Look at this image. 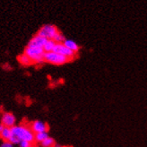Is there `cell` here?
<instances>
[{"label": "cell", "mask_w": 147, "mask_h": 147, "mask_svg": "<svg viewBox=\"0 0 147 147\" xmlns=\"http://www.w3.org/2000/svg\"><path fill=\"white\" fill-rule=\"evenodd\" d=\"M17 60L20 63V65H24V67H28V65H32V61L31 60V58L29 57L28 56H26L24 53L21 54L17 57Z\"/></svg>", "instance_id": "cell-10"}, {"label": "cell", "mask_w": 147, "mask_h": 147, "mask_svg": "<svg viewBox=\"0 0 147 147\" xmlns=\"http://www.w3.org/2000/svg\"><path fill=\"white\" fill-rule=\"evenodd\" d=\"M29 127L31 128V130L34 134L42 133V132H48L49 129L48 124L41 121V120H34L33 122L31 123Z\"/></svg>", "instance_id": "cell-6"}, {"label": "cell", "mask_w": 147, "mask_h": 147, "mask_svg": "<svg viewBox=\"0 0 147 147\" xmlns=\"http://www.w3.org/2000/svg\"><path fill=\"white\" fill-rule=\"evenodd\" d=\"M53 51L56 53H57V54H60V55H62V56H64L65 57H67L68 59H70V60H73L74 58L76 57V53H75L74 51L67 49L63 43H56Z\"/></svg>", "instance_id": "cell-5"}, {"label": "cell", "mask_w": 147, "mask_h": 147, "mask_svg": "<svg viewBox=\"0 0 147 147\" xmlns=\"http://www.w3.org/2000/svg\"><path fill=\"white\" fill-rule=\"evenodd\" d=\"M71 61L68 59L67 57H65L60 54H57L54 51H51V52H45L44 55V62L49 63V64H52L55 65H62L67 64V62Z\"/></svg>", "instance_id": "cell-3"}, {"label": "cell", "mask_w": 147, "mask_h": 147, "mask_svg": "<svg viewBox=\"0 0 147 147\" xmlns=\"http://www.w3.org/2000/svg\"><path fill=\"white\" fill-rule=\"evenodd\" d=\"M65 40V37L59 32H58L55 37H54V39L53 40L55 41V43H63Z\"/></svg>", "instance_id": "cell-15"}, {"label": "cell", "mask_w": 147, "mask_h": 147, "mask_svg": "<svg viewBox=\"0 0 147 147\" xmlns=\"http://www.w3.org/2000/svg\"><path fill=\"white\" fill-rule=\"evenodd\" d=\"M32 147H37V146H35V145H32Z\"/></svg>", "instance_id": "cell-21"}, {"label": "cell", "mask_w": 147, "mask_h": 147, "mask_svg": "<svg viewBox=\"0 0 147 147\" xmlns=\"http://www.w3.org/2000/svg\"><path fill=\"white\" fill-rule=\"evenodd\" d=\"M48 40L43 38V37H40L39 35H35L33 36L32 38L29 40L28 44H27V47L29 48H37V49H43L44 45Z\"/></svg>", "instance_id": "cell-8"}, {"label": "cell", "mask_w": 147, "mask_h": 147, "mask_svg": "<svg viewBox=\"0 0 147 147\" xmlns=\"http://www.w3.org/2000/svg\"><path fill=\"white\" fill-rule=\"evenodd\" d=\"M2 67H3V69L5 70V71H11V70H12V65H11L10 64H8V63L4 64V65H2Z\"/></svg>", "instance_id": "cell-18"}, {"label": "cell", "mask_w": 147, "mask_h": 147, "mask_svg": "<svg viewBox=\"0 0 147 147\" xmlns=\"http://www.w3.org/2000/svg\"><path fill=\"white\" fill-rule=\"evenodd\" d=\"M54 147H62V145L61 144H55V145H54Z\"/></svg>", "instance_id": "cell-20"}, {"label": "cell", "mask_w": 147, "mask_h": 147, "mask_svg": "<svg viewBox=\"0 0 147 147\" xmlns=\"http://www.w3.org/2000/svg\"><path fill=\"white\" fill-rule=\"evenodd\" d=\"M5 127L12 128L16 126V117L11 112H4L1 117V122Z\"/></svg>", "instance_id": "cell-7"}, {"label": "cell", "mask_w": 147, "mask_h": 147, "mask_svg": "<svg viewBox=\"0 0 147 147\" xmlns=\"http://www.w3.org/2000/svg\"><path fill=\"white\" fill-rule=\"evenodd\" d=\"M24 53L31 58V60L32 61L33 64H43L44 63V55H45V51H44L43 49L26 47L24 49Z\"/></svg>", "instance_id": "cell-2"}, {"label": "cell", "mask_w": 147, "mask_h": 147, "mask_svg": "<svg viewBox=\"0 0 147 147\" xmlns=\"http://www.w3.org/2000/svg\"><path fill=\"white\" fill-rule=\"evenodd\" d=\"M21 141H27L32 144L34 142V133L27 126L16 125L11 128V136L9 142L14 145L19 144Z\"/></svg>", "instance_id": "cell-1"}, {"label": "cell", "mask_w": 147, "mask_h": 147, "mask_svg": "<svg viewBox=\"0 0 147 147\" xmlns=\"http://www.w3.org/2000/svg\"><path fill=\"white\" fill-rule=\"evenodd\" d=\"M59 32L58 29L54 24H44L37 32V35L43 37L47 40H53L54 37Z\"/></svg>", "instance_id": "cell-4"}, {"label": "cell", "mask_w": 147, "mask_h": 147, "mask_svg": "<svg viewBox=\"0 0 147 147\" xmlns=\"http://www.w3.org/2000/svg\"><path fill=\"white\" fill-rule=\"evenodd\" d=\"M56 144V141L55 139L52 138V137H48L46 140H44L41 144H40V146L41 147H54Z\"/></svg>", "instance_id": "cell-14"}, {"label": "cell", "mask_w": 147, "mask_h": 147, "mask_svg": "<svg viewBox=\"0 0 147 147\" xmlns=\"http://www.w3.org/2000/svg\"><path fill=\"white\" fill-rule=\"evenodd\" d=\"M19 146L20 147H32V144L30 142H27V141H21L19 144Z\"/></svg>", "instance_id": "cell-16"}, {"label": "cell", "mask_w": 147, "mask_h": 147, "mask_svg": "<svg viewBox=\"0 0 147 147\" xmlns=\"http://www.w3.org/2000/svg\"><path fill=\"white\" fill-rule=\"evenodd\" d=\"M48 137H49L48 132H42V133L34 134V142L41 144L44 140H46Z\"/></svg>", "instance_id": "cell-11"}, {"label": "cell", "mask_w": 147, "mask_h": 147, "mask_svg": "<svg viewBox=\"0 0 147 147\" xmlns=\"http://www.w3.org/2000/svg\"><path fill=\"white\" fill-rule=\"evenodd\" d=\"M0 147H13V144H11L9 141H5L0 144Z\"/></svg>", "instance_id": "cell-17"}, {"label": "cell", "mask_w": 147, "mask_h": 147, "mask_svg": "<svg viewBox=\"0 0 147 147\" xmlns=\"http://www.w3.org/2000/svg\"><path fill=\"white\" fill-rule=\"evenodd\" d=\"M5 127L4 126V125L2 124V123H0V133H1V132L4 130V128H5Z\"/></svg>", "instance_id": "cell-19"}, {"label": "cell", "mask_w": 147, "mask_h": 147, "mask_svg": "<svg viewBox=\"0 0 147 147\" xmlns=\"http://www.w3.org/2000/svg\"><path fill=\"white\" fill-rule=\"evenodd\" d=\"M64 45L67 47V49H69L70 50L74 51L75 53L77 54V52L80 50V46L78 45V44L76 42V41H74L73 40H68V39H65V41L63 42Z\"/></svg>", "instance_id": "cell-9"}, {"label": "cell", "mask_w": 147, "mask_h": 147, "mask_svg": "<svg viewBox=\"0 0 147 147\" xmlns=\"http://www.w3.org/2000/svg\"><path fill=\"white\" fill-rule=\"evenodd\" d=\"M10 136H11V128L5 127L4 130L1 132V133H0V138L2 139L3 142L9 141Z\"/></svg>", "instance_id": "cell-12"}, {"label": "cell", "mask_w": 147, "mask_h": 147, "mask_svg": "<svg viewBox=\"0 0 147 147\" xmlns=\"http://www.w3.org/2000/svg\"><path fill=\"white\" fill-rule=\"evenodd\" d=\"M55 45H56V43L53 40H48L43 47V49L45 52H51V51H53Z\"/></svg>", "instance_id": "cell-13"}]
</instances>
